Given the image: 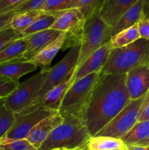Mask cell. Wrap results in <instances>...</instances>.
Wrapping results in <instances>:
<instances>
[{
  "label": "cell",
  "mask_w": 149,
  "mask_h": 150,
  "mask_svg": "<svg viewBox=\"0 0 149 150\" xmlns=\"http://www.w3.org/2000/svg\"><path fill=\"white\" fill-rule=\"evenodd\" d=\"M127 74L126 86L131 100H137L149 90V66L143 65L130 70Z\"/></svg>",
  "instance_id": "cell-11"
},
{
  "label": "cell",
  "mask_w": 149,
  "mask_h": 150,
  "mask_svg": "<svg viewBox=\"0 0 149 150\" xmlns=\"http://www.w3.org/2000/svg\"><path fill=\"white\" fill-rule=\"evenodd\" d=\"M123 150H128V149H127V147H126V148H125V149H123Z\"/></svg>",
  "instance_id": "cell-41"
},
{
  "label": "cell",
  "mask_w": 149,
  "mask_h": 150,
  "mask_svg": "<svg viewBox=\"0 0 149 150\" xmlns=\"http://www.w3.org/2000/svg\"><path fill=\"white\" fill-rule=\"evenodd\" d=\"M143 16L149 18V0H144V4H143Z\"/></svg>",
  "instance_id": "cell-38"
},
{
  "label": "cell",
  "mask_w": 149,
  "mask_h": 150,
  "mask_svg": "<svg viewBox=\"0 0 149 150\" xmlns=\"http://www.w3.org/2000/svg\"><path fill=\"white\" fill-rule=\"evenodd\" d=\"M64 121L54 129L39 150L64 148L70 150H86L91 134L80 117L64 115Z\"/></svg>",
  "instance_id": "cell-2"
},
{
  "label": "cell",
  "mask_w": 149,
  "mask_h": 150,
  "mask_svg": "<svg viewBox=\"0 0 149 150\" xmlns=\"http://www.w3.org/2000/svg\"><path fill=\"white\" fill-rule=\"evenodd\" d=\"M50 69H43L22 83H19L16 89L3 99V104L15 114L29 106L48 79Z\"/></svg>",
  "instance_id": "cell-5"
},
{
  "label": "cell",
  "mask_w": 149,
  "mask_h": 150,
  "mask_svg": "<svg viewBox=\"0 0 149 150\" xmlns=\"http://www.w3.org/2000/svg\"><path fill=\"white\" fill-rule=\"evenodd\" d=\"M16 14L15 11H10L0 15V32L11 26L12 20Z\"/></svg>",
  "instance_id": "cell-35"
},
{
  "label": "cell",
  "mask_w": 149,
  "mask_h": 150,
  "mask_svg": "<svg viewBox=\"0 0 149 150\" xmlns=\"http://www.w3.org/2000/svg\"><path fill=\"white\" fill-rule=\"evenodd\" d=\"M145 95L137 100H130L128 105L94 136H108L121 139L138 121Z\"/></svg>",
  "instance_id": "cell-7"
},
{
  "label": "cell",
  "mask_w": 149,
  "mask_h": 150,
  "mask_svg": "<svg viewBox=\"0 0 149 150\" xmlns=\"http://www.w3.org/2000/svg\"><path fill=\"white\" fill-rule=\"evenodd\" d=\"M18 83L7 78L0 76V98L4 99L9 96L16 89Z\"/></svg>",
  "instance_id": "cell-32"
},
{
  "label": "cell",
  "mask_w": 149,
  "mask_h": 150,
  "mask_svg": "<svg viewBox=\"0 0 149 150\" xmlns=\"http://www.w3.org/2000/svg\"><path fill=\"white\" fill-rule=\"evenodd\" d=\"M143 65L149 66V40L140 38L124 47L112 48L100 75L126 74Z\"/></svg>",
  "instance_id": "cell-3"
},
{
  "label": "cell",
  "mask_w": 149,
  "mask_h": 150,
  "mask_svg": "<svg viewBox=\"0 0 149 150\" xmlns=\"http://www.w3.org/2000/svg\"><path fill=\"white\" fill-rule=\"evenodd\" d=\"M76 67L71 70L68 76L61 83L54 86L51 89L46 95L44 96L42 100L39 103L34 105H29L30 107L37 108L38 106H43L49 109L58 111L63 99L66 93L68 91L74 81V74H75ZM29 107V106H28Z\"/></svg>",
  "instance_id": "cell-15"
},
{
  "label": "cell",
  "mask_w": 149,
  "mask_h": 150,
  "mask_svg": "<svg viewBox=\"0 0 149 150\" xmlns=\"http://www.w3.org/2000/svg\"><path fill=\"white\" fill-rule=\"evenodd\" d=\"M127 147L121 139L108 136H91L88 150H123Z\"/></svg>",
  "instance_id": "cell-21"
},
{
  "label": "cell",
  "mask_w": 149,
  "mask_h": 150,
  "mask_svg": "<svg viewBox=\"0 0 149 150\" xmlns=\"http://www.w3.org/2000/svg\"><path fill=\"white\" fill-rule=\"evenodd\" d=\"M100 73H93L77 81H74L69 88L61 104L58 112L61 116L74 115L79 117Z\"/></svg>",
  "instance_id": "cell-6"
},
{
  "label": "cell",
  "mask_w": 149,
  "mask_h": 150,
  "mask_svg": "<svg viewBox=\"0 0 149 150\" xmlns=\"http://www.w3.org/2000/svg\"><path fill=\"white\" fill-rule=\"evenodd\" d=\"M145 120H149V90L145 95L143 103L140 108V115L137 122L145 121Z\"/></svg>",
  "instance_id": "cell-36"
},
{
  "label": "cell",
  "mask_w": 149,
  "mask_h": 150,
  "mask_svg": "<svg viewBox=\"0 0 149 150\" xmlns=\"http://www.w3.org/2000/svg\"><path fill=\"white\" fill-rule=\"evenodd\" d=\"M139 144H141V145H149V139H148L147 140H145V142H142V143Z\"/></svg>",
  "instance_id": "cell-39"
},
{
  "label": "cell",
  "mask_w": 149,
  "mask_h": 150,
  "mask_svg": "<svg viewBox=\"0 0 149 150\" xmlns=\"http://www.w3.org/2000/svg\"><path fill=\"white\" fill-rule=\"evenodd\" d=\"M3 100V99L1 98H0V100Z\"/></svg>",
  "instance_id": "cell-42"
},
{
  "label": "cell",
  "mask_w": 149,
  "mask_h": 150,
  "mask_svg": "<svg viewBox=\"0 0 149 150\" xmlns=\"http://www.w3.org/2000/svg\"><path fill=\"white\" fill-rule=\"evenodd\" d=\"M103 1H104V0H103Z\"/></svg>",
  "instance_id": "cell-44"
},
{
  "label": "cell",
  "mask_w": 149,
  "mask_h": 150,
  "mask_svg": "<svg viewBox=\"0 0 149 150\" xmlns=\"http://www.w3.org/2000/svg\"><path fill=\"white\" fill-rule=\"evenodd\" d=\"M112 48V44L110 41L96 50L80 67L76 69L74 81L79 80L91 73H100L106 64Z\"/></svg>",
  "instance_id": "cell-12"
},
{
  "label": "cell",
  "mask_w": 149,
  "mask_h": 150,
  "mask_svg": "<svg viewBox=\"0 0 149 150\" xmlns=\"http://www.w3.org/2000/svg\"><path fill=\"white\" fill-rule=\"evenodd\" d=\"M37 67L29 61L15 59L0 64V76L19 83L24 75L35 71Z\"/></svg>",
  "instance_id": "cell-17"
},
{
  "label": "cell",
  "mask_w": 149,
  "mask_h": 150,
  "mask_svg": "<svg viewBox=\"0 0 149 150\" xmlns=\"http://www.w3.org/2000/svg\"><path fill=\"white\" fill-rule=\"evenodd\" d=\"M0 150H38L26 139L0 140Z\"/></svg>",
  "instance_id": "cell-28"
},
{
  "label": "cell",
  "mask_w": 149,
  "mask_h": 150,
  "mask_svg": "<svg viewBox=\"0 0 149 150\" xmlns=\"http://www.w3.org/2000/svg\"><path fill=\"white\" fill-rule=\"evenodd\" d=\"M103 1V0H72L69 9H78L87 20L99 13Z\"/></svg>",
  "instance_id": "cell-25"
},
{
  "label": "cell",
  "mask_w": 149,
  "mask_h": 150,
  "mask_svg": "<svg viewBox=\"0 0 149 150\" xmlns=\"http://www.w3.org/2000/svg\"><path fill=\"white\" fill-rule=\"evenodd\" d=\"M64 121V117L57 112L43 119L34 127L26 137V140L39 150L41 145L46 140L51 132Z\"/></svg>",
  "instance_id": "cell-14"
},
{
  "label": "cell",
  "mask_w": 149,
  "mask_h": 150,
  "mask_svg": "<svg viewBox=\"0 0 149 150\" xmlns=\"http://www.w3.org/2000/svg\"><path fill=\"white\" fill-rule=\"evenodd\" d=\"M22 38H23L22 34L15 31L11 26L1 31L0 32V51H2L12 42Z\"/></svg>",
  "instance_id": "cell-30"
},
{
  "label": "cell",
  "mask_w": 149,
  "mask_h": 150,
  "mask_svg": "<svg viewBox=\"0 0 149 150\" xmlns=\"http://www.w3.org/2000/svg\"><path fill=\"white\" fill-rule=\"evenodd\" d=\"M51 150H70V149H64V148H56V149H53Z\"/></svg>",
  "instance_id": "cell-40"
},
{
  "label": "cell",
  "mask_w": 149,
  "mask_h": 150,
  "mask_svg": "<svg viewBox=\"0 0 149 150\" xmlns=\"http://www.w3.org/2000/svg\"><path fill=\"white\" fill-rule=\"evenodd\" d=\"M62 32L48 29L23 37L26 42V47L21 59L29 61L44 47L56 39Z\"/></svg>",
  "instance_id": "cell-13"
},
{
  "label": "cell",
  "mask_w": 149,
  "mask_h": 150,
  "mask_svg": "<svg viewBox=\"0 0 149 150\" xmlns=\"http://www.w3.org/2000/svg\"><path fill=\"white\" fill-rule=\"evenodd\" d=\"M15 120V113L0 104V140L7 134Z\"/></svg>",
  "instance_id": "cell-27"
},
{
  "label": "cell",
  "mask_w": 149,
  "mask_h": 150,
  "mask_svg": "<svg viewBox=\"0 0 149 150\" xmlns=\"http://www.w3.org/2000/svg\"><path fill=\"white\" fill-rule=\"evenodd\" d=\"M80 51V42L79 40L70 48V51L67 53V55L58 64L50 69V73L48 75V79H46L40 91L30 105L39 103L44 98V96L52 88L59 84L67 78L71 70L77 65Z\"/></svg>",
  "instance_id": "cell-10"
},
{
  "label": "cell",
  "mask_w": 149,
  "mask_h": 150,
  "mask_svg": "<svg viewBox=\"0 0 149 150\" xmlns=\"http://www.w3.org/2000/svg\"><path fill=\"white\" fill-rule=\"evenodd\" d=\"M144 0H139L131 6L112 27V35L137 24L143 17Z\"/></svg>",
  "instance_id": "cell-19"
},
{
  "label": "cell",
  "mask_w": 149,
  "mask_h": 150,
  "mask_svg": "<svg viewBox=\"0 0 149 150\" xmlns=\"http://www.w3.org/2000/svg\"><path fill=\"white\" fill-rule=\"evenodd\" d=\"M72 0H47L41 11L53 13L69 9Z\"/></svg>",
  "instance_id": "cell-29"
},
{
  "label": "cell",
  "mask_w": 149,
  "mask_h": 150,
  "mask_svg": "<svg viewBox=\"0 0 149 150\" xmlns=\"http://www.w3.org/2000/svg\"><path fill=\"white\" fill-rule=\"evenodd\" d=\"M57 111L43 106L37 108L27 107L23 111L15 114V120L7 134L1 140H20L26 139L31 130L43 119L53 115Z\"/></svg>",
  "instance_id": "cell-8"
},
{
  "label": "cell",
  "mask_w": 149,
  "mask_h": 150,
  "mask_svg": "<svg viewBox=\"0 0 149 150\" xmlns=\"http://www.w3.org/2000/svg\"><path fill=\"white\" fill-rule=\"evenodd\" d=\"M128 150H149V145L132 144L127 146Z\"/></svg>",
  "instance_id": "cell-37"
},
{
  "label": "cell",
  "mask_w": 149,
  "mask_h": 150,
  "mask_svg": "<svg viewBox=\"0 0 149 150\" xmlns=\"http://www.w3.org/2000/svg\"><path fill=\"white\" fill-rule=\"evenodd\" d=\"M43 13L44 12L41 10L17 13L12 20L11 27L16 32L21 33Z\"/></svg>",
  "instance_id": "cell-24"
},
{
  "label": "cell",
  "mask_w": 149,
  "mask_h": 150,
  "mask_svg": "<svg viewBox=\"0 0 149 150\" xmlns=\"http://www.w3.org/2000/svg\"><path fill=\"white\" fill-rule=\"evenodd\" d=\"M112 36V27L102 20L99 13L88 18L80 38V51L76 69L96 50L110 42Z\"/></svg>",
  "instance_id": "cell-4"
},
{
  "label": "cell",
  "mask_w": 149,
  "mask_h": 150,
  "mask_svg": "<svg viewBox=\"0 0 149 150\" xmlns=\"http://www.w3.org/2000/svg\"><path fill=\"white\" fill-rule=\"evenodd\" d=\"M56 16L55 22L50 29L66 32V39L62 50L72 47L80 40L86 19L77 8H71L53 13Z\"/></svg>",
  "instance_id": "cell-9"
},
{
  "label": "cell",
  "mask_w": 149,
  "mask_h": 150,
  "mask_svg": "<svg viewBox=\"0 0 149 150\" xmlns=\"http://www.w3.org/2000/svg\"><path fill=\"white\" fill-rule=\"evenodd\" d=\"M56 19V16L53 13H48L44 12L42 16H39L27 29L21 32L23 38L27 36V35L36 33V32L50 29L55 22Z\"/></svg>",
  "instance_id": "cell-26"
},
{
  "label": "cell",
  "mask_w": 149,
  "mask_h": 150,
  "mask_svg": "<svg viewBox=\"0 0 149 150\" xmlns=\"http://www.w3.org/2000/svg\"><path fill=\"white\" fill-rule=\"evenodd\" d=\"M140 38L139 33L138 25L134 24V26L121 31L118 33L112 35L111 38L110 42L113 48H121L128 45Z\"/></svg>",
  "instance_id": "cell-22"
},
{
  "label": "cell",
  "mask_w": 149,
  "mask_h": 150,
  "mask_svg": "<svg viewBox=\"0 0 149 150\" xmlns=\"http://www.w3.org/2000/svg\"><path fill=\"white\" fill-rule=\"evenodd\" d=\"M79 150H83V149H79Z\"/></svg>",
  "instance_id": "cell-43"
},
{
  "label": "cell",
  "mask_w": 149,
  "mask_h": 150,
  "mask_svg": "<svg viewBox=\"0 0 149 150\" xmlns=\"http://www.w3.org/2000/svg\"><path fill=\"white\" fill-rule=\"evenodd\" d=\"M26 0H0V15L13 11Z\"/></svg>",
  "instance_id": "cell-33"
},
{
  "label": "cell",
  "mask_w": 149,
  "mask_h": 150,
  "mask_svg": "<svg viewBox=\"0 0 149 150\" xmlns=\"http://www.w3.org/2000/svg\"><path fill=\"white\" fill-rule=\"evenodd\" d=\"M47 0H26L18 6L13 11L16 13H23L34 10H41Z\"/></svg>",
  "instance_id": "cell-31"
},
{
  "label": "cell",
  "mask_w": 149,
  "mask_h": 150,
  "mask_svg": "<svg viewBox=\"0 0 149 150\" xmlns=\"http://www.w3.org/2000/svg\"><path fill=\"white\" fill-rule=\"evenodd\" d=\"M66 32H61V35L56 39L44 47L32 59L29 60V62L34 64L37 67L42 68V70L49 68L48 67L57 53L60 50H62L66 39Z\"/></svg>",
  "instance_id": "cell-18"
},
{
  "label": "cell",
  "mask_w": 149,
  "mask_h": 150,
  "mask_svg": "<svg viewBox=\"0 0 149 150\" xmlns=\"http://www.w3.org/2000/svg\"><path fill=\"white\" fill-rule=\"evenodd\" d=\"M127 74L100 75L82 108L80 117L94 136L130 102Z\"/></svg>",
  "instance_id": "cell-1"
},
{
  "label": "cell",
  "mask_w": 149,
  "mask_h": 150,
  "mask_svg": "<svg viewBox=\"0 0 149 150\" xmlns=\"http://www.w3.org/2000/svg\"><path fill=\"white\" fill-rule=\"evenodd\" d=\"M140 38L149 40V18L143 16L137 23Z\"/></svg>",
  "instance_id": "cell-34"
},
{
  "label": "cell",
  "mask_w": 149,
  "mask_h": 150,
  "mask_svg": "<svg viewBox=\"0 0 149 150\" xmlns=\"http://www.w3.org/2000/svg\"><path fill=\"white\" fill-rule=\"evenodd\" d=\"M149 139V120L137 122L132 128L121 138L126 146L139 144Z\"/></svg>",
  "instance_id": "cell-20"
},
{
  "label": "cell",
  "mask_w": 149,
  "mask_h": 150,
  "mask_svg": "<svg viewBox=\"0 0 149 150\" xmlns=\"http://www.w3.org/2000/svg\"><path fill=\"white\" fill-rule=\"evenodd\" d=\"M26 47V42L23 38L16 40L0 51V64L15 59H21Z\"/></svg>",
  "instance_id": "cell-23"
},
{
  "label": "cell",
  "mask_w": 149,
  "mask_h": 150,
  "mask_svg": "<svg viewBox=\"0 0 149 150\" xmlns=\"http://www.w3.org/2000/svg\"><path fill=\"white\" fill-rule=\"evenodd\" d=\"M137 1L139 0H104L99 14L107 24L113 27Z\"/></svg>",
  "instance_id": "cell-16"
}]
</instances>
